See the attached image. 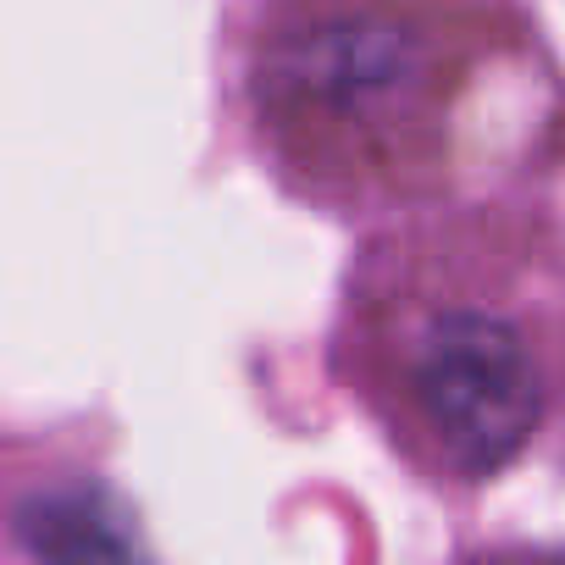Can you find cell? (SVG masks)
Instances as JSON below:
<instances>
[{
	"mask_svg": "<svg viewBox=\"0 0 565 565\" xmlns=\"http://www.w3.org/2000/svg\"><path fill=\"white\" fill-rule=\"evenodd\" d=\"M460 565H565V548H482Z\"/></svg>",
	"mask_w": 565,
	"mask_h": 565,
	"instance_id": "obj_4",
	"label": "cell"
},
{
	"mask_svg": "<svg viewBox=\"0 0 565 565\" xmlns=\"http://www.w3.org/2000/svg\"><path fill=\"white\" fill-rule=\"evenodd\" d=\"M526 62L521 23L493 0H277L244 95L260 156L295 194L416 211L477 172L493 100Z\"/></svg>",
	"mask_w": 565,
	"mask_h": 565,
	"instance_id": "obj_2",
	"label": "cell"
},
{
	"mask_svg": "<svg viewBox=\"0 0 565 565\" xmlns=\"http://www.w3.org/2000/svg\"><path fill=\"white\" fill-rule=\"evenodd\" d=\"M12 521L40 565H156L134 510L100 482L45 488L23 499Z\"/></svg>",
	"mask_w": 565,
	"mask_h": 565,
	"instance_id": "obj_3",
	"label": "cell"
},
{
	"mask_svg": "<svg viewBox=\"0 0 565 565\" xmlns=\"http://www.w3.org/2000/svg\"><path fill=\"white\" fill-rule=\"evenodd\" d=\"M399 216L344 282L339 372L411 466L477 482L565 388V227L510 200Z\"/></svg>",
	"mask_w": 565,
	"mask_h": 565,
	"instance_id": "obj_1",
	"label": "cell"
}]
</instances>
